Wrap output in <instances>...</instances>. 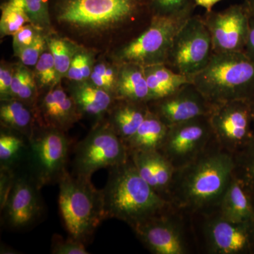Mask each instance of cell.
Listing matches in <instances>:
<instances>
[{"label":"cell","mask_w":254,"mask_h":254,"mask_svg":"<svg viewBox=\"0 0 254 254\" xmlns=\"http://www.w3.org/2000/svg\"><path fill=\"white\" fill-rule=\"evenodd\" d=\"M58 184L60 213L68 236L87 245L107 219L103 191L91 178L74 176L68 170Z\"/></svg>","instance_id":"5b68a950"},{"label":"cell","mask_w":254,"mask_h":254,"mask_svg":"<svg viewBox=\"0 0 254 254\" xmlns=\"http://www.w3.org/2000/svg\"><path fill=\"white\" fill-rule=\"evenodd\" d=\"M234 176L242 182L251 194L254 195V138L234 154Z\"/></svg>","instance_id":"83f0119b"},{"label":"cell","mask_w":254,"mask_h":254,"mask_svg":"<svg viewBox=\"0 0 254 254\" xmlns=\"http://www.w3.org/2000/svg\"><path fill=\"white\" fill-rule=\"evenodd\" d=\"M25 10L32 24L41 28L46 35L53 34L50 13V0H24Z\"/></svg>","instance_id":"1f68e13d"},{"label":"cell","mask_w":254,"mask_h":254,"mask_svg":"<svg viewBox=\"0 0 254 254\" xmlns=\"http://www.w3.org/2000/svg\"><path fill=\"white\" fill-rule=\"evenodd\" d=\"M193 83L213 106L233 100L254 103V62L245 53H214Z\"/></svg>","instance_id":"277c9868"},{"label":"cell","mask_w":254,"mask_h":254,"mask_svg":"<svg viewBox=\"0 0 254 254\" xmlns=\"http://www.w3.org/2000/svg\"><path fill=\"white\" fill-rule=\"evenodd\" d=\"M214 139L215 136L209 116L200 117L168 127L166 136L158 151L175 170L198 158Z\"/></svg>","instance_id":"7c38bea8"},{"label":"cell","mask_w":254,"mask_h":254,"mask_svg":"<svg viewBox=\"0 0 254 254\" xmlns=\"http://www.w3.org/2000/svg\"><path fill=\"white\" fill-rule=\"evenodd\" d=\"M47 44L54 59L58 81L61 82L66 77L73 57L80 46L55 33L47 36Z\"/></svg>","instance_id":"4316f807"},{"label":"cell","mask_w":254,"mask_h":254,"mask_svg":"<svg viewBox=\"0 0 254 254\" xmlns=\"http://www.w3.org/2000/svg\"><path fill=\"white\" fill-rule=\"evenodd\" d=\"M148 105L150 111L168 127L209 116L214 108L193 83L183 85L172 94L148 102Z\"/></svg>","instance_id":"5bb4252c"},{"label":"cell","mask_w":254,"mask_h":254,"mask_svg":"<svg viewBox=\"0 0 254 254\" xmlns=\"http://www.w3.org/2000/svg\"><path fill=\"white\" fill-rule=\"evenodd\" d=\"M251 17L244 2L220 11H205L202 18L211 37L214 53H245Z\"/></svg>","instance_id":"4fadbf2b"},{"label":"cell","mask_w":254,"mask_h":254,"mask_svg":"<svg viewBox=\"0 0 254 254\" xmlns=\"http://www.w3.org/2000/svg\"><path fill=\"white\" fill-rule=\"evenodd\" d=\"M168 129V127L150 110L138 131L127 143L129 152L158 150Z\"/></svg>","instance_id":"d4e9b609"},{"label":"cell","mask_w":254,"mask_h":254,"mask_svg":"<svg viewBox=\"0 0 254 254\" xmlns=\"http://www.w3.org/2000/svg\"><path fill=\"white\" fill-rule=\"evenodd\" d=\"M209 121L217 143L235 154L254 138V103L233 100L214 106Z\"/></svg>","instance_id":"30bf717a"},{"label":"cell","mask_w":254,"mask_h":254,"mask_svg":"<svg viewBox=\"0 0 254 254\" xmlns=\"http://www.w3.org/2000/svg\"><path fill=\"white\" fill-rule=\"evenodd\" d=\"M245 53L252 61L254 62V16L251 17L250 33Z\"/></svg>","instance_id":"74e56055"},{"label":"cell","mask_w":254,"mask_h":254,"mask_svg":"<svg viewBox=\"0 0 254 254\" xmlns=\"http://www.w3.org/2000/svg\"><path fill=\"white\" fill-rule=\"evenodd\" d=\"M68 93L72 97L82 117L95 120V123L104 120L116 98L89 81L71 82Z\"/></svg>","instance_id":"ac0fdd59"},{"label":"cell","mask_w":254,"mask_h":254,"mask_svg":"<svg viewBox=\"0 0 254 254\" xmlns=\"http://www.w3.org/2000/svg\"><path fill=\"white\" fill-rule=\"evenodd\" d=\"M197 6L204 8L205 11H210L217 3L220 2L222 0H192Z\"/></svg>","instance_id":"f35d334b"},{"label":"cell","mask_w":254,"mask_h":254,"mask_svg":"<svg viewBox=\"0 0 254 254\" xmlns=\"http://www.w3.org/2000/svg\"><path fill=\"white\" fill-rule=\"evenodd\" d=\"M115 97L138 103L150 101L144 66L133 63L120 64Z\"/></svg>","instance_id":"44dd1931"},{"label":"cell","mask_w":254,"mask_h":254,"mask_svg":"<svg viewBox=\"0 0 254 254\" xmlns=\"http://www.w3.org/2000/svg\"><path fill=\"white\" fill-rule=\"evenodd\" d=\"M133 230L153 253L183 254L186 252L178 228L165 215L143 222Z\"/></svg>","instance_id":"e0dca14e"},{"label":"cell","mask_w":254,"mask_h":254,"mask_svg":"<svg viewBox=\"0 0 254 254\" xmlns=\"http://www.w3.org/2000/svg\"><path fill=\"white\" fill-rule=\"evenodd\" d=\"M1 9L0 33L1 38L4 36H13L23 26L31 23L26 11L22 8L6 1L1 5Z\"/></svg>","instance_id":"f546056e"},{"label":"cell","mask_w":254,"mask_h":254,"mask_svg":"<svg viewBox=\"0 0 254 254\" xmlns=\"http://www.w3.org/2000/svg\"><path fill=\"white\" fill-rule=\"evenodd\" d=\"M96 55L98 54L95 52L79 47L65 78L76 83L88 81L97 58Z\"/></svg>","instance_id":"f1b7e54d"},{"label":"cell","mask_w":254,"mask_h":254,"mask_svg":"<svg viewBox=\"0 0 254 254\" xmlns=\"http://www.w3.org/2000/svg\"><path fill=\"white\" fill-rule=\"evenodd\" d=\"M196 6L192 5L170 16H153L144 31L108 55L120 64L133 63L145 67L165 64L174 38L193 16Z\"/></svg>","instance_id":"8992f818"},{"label":"cell","mask_w":254,"mask_h":254,"mask_svg":"<svg viewBox=\"0 0 254 254\" xmlns=\"http://www.w3.org/2000/svg\"><path fill=\"white\" fill-rule=\"evenodd\" d=\"M40 93L56 86L58 81L53 55L48 48L43 52L33 70Z\"/></svg>","instance_id":"4dcf8cb0"},{"label":"cell","mask_w":254,"mask_h":254,"mask_svg":"<svg viewBox=\"0 0 254 254\" xmlns=\"http://www.w3.org/2000/svg\"><path fill=\"white\" fill-rule=\"evenodd\" d=\"M40 190L27 170H16L12 186L1 206L5 227L13 231H25L41 220L45 207Z\"/></svg>","instance_id":"8fae6325"},{"label":"cell","mask_w":254,"mask_h":254,"mask_svg":"<svg viewBox=\"0 0 254 254\" xmlns=\"http://www.w3.org/2000/svg\"><path fill=\"white\" fill-rule=\"evenodd\" d=\"M29 140L22 133L1 127L0 168L16 171L27 162Z\"/></svg>","instance_id":"cb8c5ba5"},{"label":"cell","mask_w":254,"mask_h":254,"mask_svg":"<svg viewBox=\"0 0 254 254\" xmlns=\"http://www.w3.org/2000/svg\"><path fill=\"white\" fill-rule=\"evenodd\" d=\"M34 110L38 125L66 133L83 118L72 97L63 88L61 82L40 93Z\"/></svg>","instance_id":"9a60e30c"},{"label":"cell","mask_w":254,"mask_h":254,"mask_svg":"<svg viewBox=\"0 0 254 254\" xmlns=\"http://www.w3.org/2000/svg\"><path fill=\"white\" fill-rule=\"evenodd\" d=\"M16 66L4 62L0 66V97L1 100L10 99L11 87Z\"/></svg>","instance_id":"8d00e7d4"},{"label":"cell","mask_w":254,"mask_h":254,"mask_svg":"<svg viewBox=\"0 0 254 254\" xmlns=\"http://www.w3.org/2000/svg\"><path fill=\"white\" fill-rule=\"evenodd\" d=\"M206 235L212 253L239 254L254 252V225L229 221L219 215L208 222Z\"/></svg>","instance_id":"2e32d148"},{"label":"cell","mask_w":254,"mask_h":254,"mask_svg":"<svg viewBox=\"0 0 254 254\" xmlns=\"http://www.w3.org/2000/svg\"><path fill=\"white\" fill-rule=\"evenodd\" d=\"M144 69L150 101L168 96L183 85L193 83L191 78L175 72L165 64L145 66Z\"/></svg>","instance_id":"7402d4cb"},{"label":"cell","mask_w":254,"mask_h":254,"mask_svg":"<svg viewBox=\"0 0 254 254\" xmlns=\"http://www.w3.org/2000/svg\"><path fill=\"white\" fill-rule=\"evenodd\" d=\"M214 54L211 37L200 15L190 16L174 38L165 64L193 79Z\"/></svg>","instance_id":"9c48e42d"},{"label":"cell","mask_w":254,"mask_h":254,"mask_svg":"<svg viewBox=\"0 0 254 254\" xmlns=\"http://www.w3.org/2000/svg\"><path fill=\"white\" fill-rule=\"evenodd\" d=\"M153 16H170L178 14L195 4L192 0H150Z\"/></svg>","instance_id":"e575fe53"},{"label":"cell","mask_w":254,"mask_h":254,"mask_svg":"<svg viewBox=\"0 0 254 254\" xmlns=\"http://www.w3.org/2000/svg\"><path fill=\"white\" fill-rule=\"evenodd\" d=\"M0 122L1 127L22 133L28 139L37 124L34 108L16 98L1 100Z\"/></svg>","instance_id":"603a6c76"},{"label":"cell","mask_w":254,"mask_h":254,"mask_svg":"<svg viewBox=\"0 0 254 254\" xmlns=\"http://www.w3.org/2000/svg\"><path fill=\"white\" fill-rule=\"evenodd\" d=\"M235 168L233 154L220 145L208 148L191 163L175 169L168 190L181 208L206 212L220 207Z\"/></svg>","instance_id":"7a4b0ae2"},{"label":"cell","mask_w":254,"mask_h":254,"mask_svg":"<svg viewBox=\"0 0 254 254\" xmlns=\"http://www.w3.org/2000/svg\"><path fill=\"white\" fill-rule=\"evenodd\" d=\"M120 67V64L116 63L109 55H99L95 60L88 81L115 97Z\"/></svg>","instance_id":"484cf974"},{"label":"cell","mask_w":254,"mask_h":254,"mask_svg":"<svg viewBox=\"0 0 254 254\" xmlns=\"http://www.w3.org/2000/svg\"><path fill=\"white\" fill-rule=\"evenodd\" d=\"M28 140L26 170L38 187L59 183L67 171L71 143L66 132L36 124Z\"/></svg>","instance_id":"52a82bcc"},{"label":"cell","mask_w":254,"mask_h":254,"mask_svg":"<svg viewBox=\"0 0 254 254\" xmlns=\"http://www.w3.org/2000/svg\"><path fill=\"white\" fill-rule=\"evenodd\" d=\"M244 3L248 8L251 15L254 16V0H244Z\"/></svg>","instance_id":"ab89813d"},{"label":"cell","mask_w":254,"mask_h":254,"mask_svg":"<svg viewBox=\"0 0 254 254\" xmlns=\"http://www.w3.org/2000/svg\"><path fill=\"white\" fill-rule=\"evenodd\" d=\"M50 252L53 254H88L86 245L80 241L68 236L64 239L61 235L54 234L51 241Z\"/></svg>","instance_id":"836d02e7"},{"label":"cell","mask_w":254,"mask_h":254,"mask_svg":"<svg viewBox=\"0 0 254 254\" xmlns=\"http://www.w3.org/2000/svg\"><path fill=\"white\" fill-rule=\"evenodd\" d=\"M149 112L147 103L116 99L105 118L127 145Z\"/></svg>","instance_id":"d6986e66"},{"label":"cell","mask_w":254,"mask_h":254,"mask_svg":"<svg viewBox=\"0 0 254 254\" xmlns=\"http://www.w3.org/2000/svg\"><path fill=\"white\" fill-rule=\"evenodd\" d=\"M50 13L55 34L98 55L136 38L153 16L150 0H50Z\"/></svg>","instance_id":"6da1fadb"},{"label":"cell","mask_w":254,"mask_h":254,"mask_svg":"<svg viewBox=\"0 0 254 254\" xmlns=\"http://www.w3.org/2000/svg\"><path fill=\"white\" fill-rule=\"evenodd\" d=\"M252 200H253V204H254V195H252Z\"/></svg>","instance_id":"60d3db41"},{"label":"cell","mask_w":254,"mask_h":254,"mask_svg":"<svg viewBox=\"0 0 254 254\" xmlns=\"http://www.w3.org/2000/svg\"><path fill=\"white\" fill-rule=\"evenodd\" d=\"M47 36L45 33H42L30 46L15 53V56L17 57L24 66L34 67L43 52L48 48Z\"/></svg>","instance_id":"d6a6232c"},{"label":"cell","mask_w":254,"mask_h":254,"mask_svg":"<svg viewBox=\"0 0 254 254\" xmlns=\"http://www.w3.org/2000/svg\"><path fill=\"white\" fill-rule=\"evenodd\" d=\"M220 216L236 223L254 225L252 195L242 182L233 176L220 203Z\"/></svg>","instance_id":"ffe728a7"},{"label":"cell","mask_w":254,"mask_h":254,"mask_svg":"<svg viewBox=\"0 0 254 254\" xmlns=\"http://www.w3.org/2000/svg\"><path fill=\"white\" fill-rule=\"evenodd\" d=\"M42 33L46 34L43 30L36 27L32 23H28L23 26L13 36V49L14 54L25 47L30 46Z\"/></svg>","instance_id":"d590c367"},{"label":"cell","mask_w":254,"mask_h":254,"mask_svg":"<svg viewBox=\"0 0 254 254\" xmlns=\"http://www.w3.org/2000/svg\"><path fill=\"white\" fill-rule=\"evenodd\" d=\"M106 218H116L132 229L164 215L168 202L143 180L131 159L109 168L108 181L102 190Z\"/></svg>","instance_id":"3957f363"},{"label":"cell","mask_w":254,"mask_h":254,"mask_svg":"<svg viewBox=\"0 0 254 254\" xmlns=\"http://www.w3.org/2000/svg\"><path fill=\"white\" fill-rule=\"evenodd\" d=\"M73 175L91 178L97 170L111 168L128 161L130 152L106 118L94 126L74 149Z\"/></svg>","instance_id":"ba28073f"}]
</instances>
